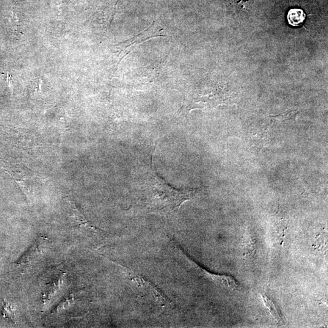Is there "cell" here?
<instances>
[{
	"label": "cell",
	"instance_id": "cell-1",
	"mask_svg": "<svg viewBox=\"0 0 328 328\" xmlns=\"http://www.w3.org/2000/svg\"><path fill=\"white\" fill-rule=\"evenodd\" d=\"M195 194V190L173 188L152 170L140 185L137 201L150 213L165 216L177 210Z\"/></svg>",
	"mask_w": 328,
	"mask_h": 328
},
{
	"label": "cell",
	"instance_id": "cell-2",
	"mask_svg": "<svg viewBox=\"0 0 328 328\" xmlns=\"http://www.w3.org/2000/svg\"><path fill=\"white\" fill-rule=\"evenodd\" d=\"M163 30L164 29H161L160 26H157L154 22L145 31L140 33L136 36L114 45L117 47L118 50L117 55L118 63L122 61L124 58L133 51L136 46L145 42V41L156 37H167V35L160 34Z\"/></svg>",
	"mask_w": 328,
	"mask_h": 328
},
{
	"label": "cell",
	"instance_id": "cell-3",
	"mask_svg": "<svg viewBox=\"0 0 328 328\" xmlns=\"http://www.w3.org/2000/svg\"><path fill=\"white\" fill-rule=\"evenodd\" d=\"M48 239L40 236L35 241L29 249L21 256L20 259L14 263L16 266L20 268L27 269L39 260L43 255L44 250L48 244Z\"/></svg>",
	"mask_w": 328,
	"mask_h": 328
},
{
	"label": "cell",
	"instance_id": "cell-4",
	"mask_svg": "<svg viewBox=\"0 0 328 328\" xmlns=\"http://www.w3.org/2000/svg\"><path fill=\"white\" fill-rule=\"evenodd\" d=\"M69 205L71 208V217L72 218L74 221L77 223L80 227L87 228V229L92 230L94 231H99L97 228L94 227L85 217L82 212L77 209L76 205L72 201L69 200Z\"/></svg>",
	"mask_w": 328,
	"mask_h": 328
},
{
	"label": "cell",
	"instance_id": "cell-5",
	"mask_svg": "<svg viewBox=\"0 0 328 328\" xmlns=\"http://www.w3.org/2000/svg\"><path fill=\"white\" fill-rule=\"evenodd\" d=\"M306 19V15L302 9H292L289 11L287 15L288 23L293 27H300Z\"/></svg>",
	"mask_w": 328,
	"mask_h": 328
},
{
	"label": "cell",
	"instance_id": "cell-6",
	"mask_svg": "<svg viewBox=\"0 0 328 328\" xmlns=\"http://www.w3.org/2000/svg\"><path fill=\"white\" fill-rule=\"evenodd\" d=\"M261 295L262 299L263 300L264 304H265L267 308L268 309L270 313L271 314V315L275 320V321H276L278 324L282 323V319L281 318L280 313L278 312L276 305H275V303L273 302L271 299H269L268 297L265 296V295Z\"/></svg>",
	"mask_w": 328,
	"mask_h": 328
},
{
	"label": "cell",
	"instance_id": "cell-7",
	"mask_svg": "<svg viewBox=\"0 0 328 328\" xmlns=\"http://www.w3.org/2000/svg\"><path fill=\"white\" fill-rule=\"evenodd\" d=\"M0 310L1 311L2 316L14 322L15 321V311L14 308L9 302L5 300H0Z\"/></svg>",
	"mask_w": 328,
	"mask_h": 328
},
{
	"label": "cell",
	"instance_id": "cell-8",
	"mask_svg": "<svg viewBox=\"0 0 328 328\" xmlns=\"http://www.w3.org/2000/svg\"><path fill=\"white\" fill-rule=\"evenodd\" d=\"M214 280L219 283V285L230 289H235L238 287V284L233 278L225 275H212Z\"/></svg>",
	"mask_w": 328,
	"mask_h": 328
},
{
	"label": "cell",
	"instance_id": "cell-9",
	"mask_svg": "<svg viewBox=\"0 0 328 328\" xmlns=\"http://www.w3.org/2000/svg\"><path fill=\"white\" fill-rule=\"evenodd\" d=\"M12 77H11V76L9 75V74H7V81L8 83V85H9V89L10 90L11 94L13 95V84H12Z\"/></svg>",
	"mask_w": 328,
	"mask_h": 328
}]
</instances>
